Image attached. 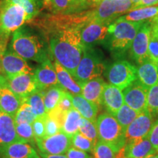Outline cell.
Returning a JSON list of instances; mask_svg holds the SVG:
<instances>
[{"instance_id": "836d02e7", "label": "cell", "mask_w": 158, "mask_h": 158, "mask_svg": "<svg viewBox=\"0 0 158 158\" xmlns=\"http://www.w3.org/2000/svg\"><path fill=\"white\" fill-rule=\"evenodd\" d=\"M119 151L110 144L98 140L92 154L93 158H116Z\"/></svg>"}, {"instance_id": "ab89813d", "label": "cell", "mask_w": 158, "mask_h": 158, "mask_svg": "<svg viewBox=\"0 0 158 158\" xmlns=\"http://www.w3.org/2000/svg\"><path fill=\"white\" fill-rule=\"evenodd\" d=\"M45 116H43V117H37L36 119L35 120V122L31 124L32 130H33V133H34L35 139H37V138H43L45 137Z\"/></svg>"}, {"instance_id": "4dcf8cb0", "label": "cell", "mask_w": 158, "mask_h": 158, "mask_svg": "<svg viewBox=\"0 0 158 158\" xmlns=\"http://www.w3.org/2000/svg\"><path fill=\"white\" fill-rule=\"evenodd\" d=\"M22 102H27L31 106L37 117H43L47 114L43 101V90L37 91L26 98Z\"/></svg>"}, {"instance_id": "7a4b0ae2", "label": "cell", "mask_w": 158, "mask_h": 158, "mask_svg": "<svg viewBox=\"0 0 158 158\" xmlns=\"http://www.w3.org/2000/svg\"><path fill=\"white\" fill-rule=\"evenodd\" d=\"M26 22H28L24 9L10 0H0V45L6 48L9 37Z\"/></svg>"}, {"instance_id": "816d5d0a", "label": "cell", "mask_w": 158, "mask_h": 158, "mask_svg": "<svg viewBox=\"0 0 158 158\" xmlns=\"http://www.w3.org/2000/svg\"><path fill=\"white\" fill-rule=\"evenodd\" d=\"M89 1L92 2H94V3H98V2H100V1H102V0H89Z\"/></svg>"}, {"instance_id": "60d3db41", "label": "cell", "mask_w": 158, "mask_h": 158, "mask_svg": "<svg viewBox=\"0 0 158 158\" xmlns=\"http://www.w3.org/2000/svg\"><path fill=\"white\" fill-rule=\"evenodd\" d=\"M73 95L72 94L65 90L56 107L63 111L68 112L73 107Z\"/></svg>"}, {"instance_id": "7c38bea8", "label": "cell", "mask_w": 158, "mask_h": 158, "mask_svg": "<svg viewBox=\"0 0 158 158\" xmlns=\"http://www.w3.org/2000/svg\"><path fill=\"white\" fill-rule=\"evenodd\" d=\"M150 31H151V25L149 20L142 23L130 46V54L134 60L136 61L139 64L149 59L148 51H149Z\"/></svg>"}, {"instance_id": "cb8c5ba5", "label": "cell", "mask_w": 158, "mask_h": 158, "mask_svg": "<svg viewBox=\"0 0 158 158\" xmlns=\"http://www.w3.org/2000/svg\"><path fill=\"white\" fill-rule=\"evenodd\" d=\"M54 65L59 84L73 95H81V87L79 86L70 73L55 60Z\"/></svg>"}, {"instance_id": "e0dca14e", "label": "cell", "mask_w": 158, "mask_h": 158, "mask_svg": "<svg viewBox=\"0 0 158 158\" xmlns=\"http://www.w3.org/2000/svg\"><path fill=\"white\" fill-rule=\"evenodd\" d=\"M33 76L40 90H45L51 86L59 85L54 65L51 59H46L35 68Z\"/></svg>"}, {"instance_id": "f546056e", "label": "cell", "mask_w": 158, "mask_h": 158, "mask_svg": "<svg viewBox=\"0 0 158 158\" xmlns=\"http://www.w3.org/2000/svg\"><path fill=\"white\" fill-rule=\"evenodd\" d=\"M13 3L21 6L27 15L28 23L38 15L42 9L43 0H10Z\"/></svg>"}, {"instance_id": "f5cc1de1", "label": "cell", "mask_w": 158, "mask_h": 158, "mask_svg": "<svg viewBox=\"0 0 158 158\" xmlns=\"http://www.w3.org/2000/svg\"><path fill=\"white\" fill-rule=\"evenodd\" d=\"M155 64H156V66H157V71H158V62L155 63Z\"/></svg>"}, {"instance_id": "484cf974", "label": "cell", "mask_w": 158, "mask_h": 158, "mask_svg": "<svg viewBox=\"0 0 158 158\" xmlns=\"http://www.w3.org/2000/svg\"><path fill=\"white\" fill-rule=\"evenodd\" d=\"M158 15V5L140 7L130 10L127 14L118 17V19L132 22H144Z\"/></svg>"}, {"instance_id": "ba28073f", "label": "cell", "mask_w": 158, "mask_h": 158, "mask_svg": "<svg viewBox=\"0 0 158 158\" xmlns=\"http://www.w3.org/2000/svg\"><path fill=\"white\" fill-rule=\"evenodd\" d=\"M34 71L26 59L10 49L6 50L0 58V73L6 78L23 73L33 74Z\"/></svg>"}, {"instance_id": "52a82bcc", "label": "cell", "mask_w": 158, "mask_h": 158, "mask_svg": "<svg viewBox=\"0 0 158 158\" xmlns=\"http://www.w3.org/2000/svg\"><path fill=\"white\" fill-rule=\"evenodd\" d=\"M130 0H102L93 9L94 19L111 23L133 8Z\"/></svg>"}, {"instance_id": "e575fe53", "label": "cell", "mask_w": 158, "mask_h": 158, "mask_svg": "<svg viewBox=\"0 0 158 158\" xmlns=\"http://www.w3.org/2000/svg\"><path fill=\"white\" fill-rule=\"evenodd\" d=\"M71 143H72V147L81 151L86 152H92L95 146V143L88 138L85 137L81 133L79 132L74 134L71 137Z\"/></svg>"}, {"instance_id": "1f68e13d", "label": "cell", "mask_w": 158, "mask_h": 158, "mask_svg": "<svg viewBox=\"0 0 158 158\" xmlns=\"http://www.w3.org/2000/svg\"><path fill=\"white\" fill-rule=\"evenodd\" d=\"M138 114H139L138 112L132 109L131 108L124 103L114 116L116 118L124 131L126 132L128 126L137 117Z\"/></svg>"}, {"instance_id": "8fae6325", "label": "cell", "mask_w": 158, "mask_h": 158, "mask_svg": "<svg viewBox=\"0 0 158 158\" xmlns=\"http://www.w3.org/2000/svg\"><path fill=\"white\" fill-rule=\"evenodd\" d=\"M148 90L137 79L122 90L124 103L139 114L147 110Z\"/></svg>"}, {"instance_id": "30bf717a", "label": "cell", "mask_w": 158, "mask_h": 158, "mask_svg": "<svg viewBox=\"0 0 158 158\" xmlns=\"http://www.w3.org/2000/svg\"><path fill=\"white\" fill-rule=\"evenodd\" d=\"M110 23L92 19L81 28V37L85 47H93L108 40Z\"/></svg>"}, {"instance_id": "db71d44e", "label": "cell", "mask_w": 158, "mask_h": 158, "mask_svg": "<svg viewBox=\"0 0 158 158\" xmlns=\"http://www.w3.org/2000/svg\"><path fill=\"white\" fill-rule=\"evenodd\" d=\"M0 58H1V57H0Z\"/></svg>"}, {"instance_id": "74e56055", "label": "cell", "mask_w": 158, "mask_h": 158, "mask_svg": "<svg viewBox=\"0 0 158 158\" xmlns=\"http://www.w3.org/2000/svg\"><path fill=\"white\" fill-rule=\"evenodd\" d=\"M147 110L155 116H158V83L148 90Z\"/></svg>"}, {"instance_id": "c3c4849f", "label": "cell", "mask_w": 158, "mask_h": 158, "mask_svg": "<svg viewBox=\"0 0 158 158\" xmlns=\"http://www.w3.org/2000/svg\"><path fill=\"white\" fill-rule=\"evenodd\" d=\"M147 158H158V153H155L154 154V155H152L149 156V157H147Z\"/></svg>"}, {"instance_id": "83f0119b", "label": "cell", "mask_w": 158, "mask_h": 158, "mask_svg": "<svg viewBox=\"0 0 158 158\" xmlns=\"http://www.w3.org/2000/svg\"><path fill=\"white\" fill-rule=\"evenodd\" d=\"M64 91L60 85L51 86L43 90V101L47 114L56 107Z\"/></svg>"}, {"instance_id": "bcb514c9", "label": "cell", "mask_w": 158, "mask_h": 158, "mask_svg": "<svg viewBox=\"0 0 158 158\" xmlns=\"http://www.w3.org/2000/svg\"><path fill=\"white\" fill-rule=\"evenodd\" d=\"M39 155L42 158H68L66 155H48L39 151Z\"/></svg>"}, {"instance_id": "7bdbcfd3", "label": "cell", "mask_w": 158, "mask_h": 158, "mask_svg": "<svg viewBox=\"0 0 158 158\" xmlns=\"http://www.w3.org/2000/svg\"><path fill=\"white\" fill-rule=\"evenodd\" d=\"M68 112H64L63 110H60L59 108L56 107L54 108L52 110H51L49 113H48V115L50 116V117L53 118L54 119L56 120V121L59 124V125L61 126V127H62L63 123H64L65 116H66V114Z\"/></svg>"}, {"instance_id": "2e32d148", "label": "cell", "mask_w": 158, "mask_h": 158, "mask_svg": "<svg viewBox=\"0 0 158 158\" xmlns=\"http://www.w3.org/2000/svg\"><path fill=\"white\" fill-rule=\"evenodd\" d=\"M21 105V100L10 89L7 78L0 74V111L14 117Z\"/></svg>"}, {"instance_id": "8d00e7d4", "label": "cell", "mask_w": 158, "mask_h": 158, "mask_svg": "<svg viewBox=\"0 0 158 158\" xmlns=\"http://www.w3.org/2000/svg\"><path fill=\"white\" fill-rule=\"evenodd\" d=\"M18 135L24 141V143L34 146L35 144V138L33 133L31 124H19L15 125ZM36 145V144H35Z\"/></svg>"}, {"instance_id": "f6af8a7d", "label": "cell", "mask_w": 158, "mask_h": 158, "mask_svg": "<svg viewBox=\"0 0 158 158\" xmlns=\"http://www.w3.org/2000/svg\"><path fill=\"white\" fill-rule=\"evenodd\" d=\"M158 5V0H139V2L133 7L132 10L138 9L140 7H149V6H154Z\"/></svg>"}, {"instance_id": "44dd1931", "label": "cell", "mask_w": 158, "mask_h": 158, "mask_svg": "<svg viewBox=\"0 0 158 158\" xmlns=\"http://www.w3.org/2000/svg\"><path fill=\"white\" fill-rule=\"evenodd\" d=\"M0 158H40L31 144L15 143L0 149Z\"/></svg>"}, {"instance_id": "6da1fadb", "label": "cell", "mask_w": 158, "mask_h": 158, "mask_svg": "<svg viewBox=\"0 0 158 158\" xmlns=\"http://www.w3.org/2000/svg\"><path fill=\"white\" fill-rule=\"evenodd\" d=\"M11 45L12 50L20 56L40 64L51 57L48 44L22 27L13 33Z\"/></svg>"}, {"instance_id": "ffe728a7", "label": "cell", "mask_w": 158, "mask_h": 158, "mask_svg": "<svg viewBox=\"0 0 158 158\" xmlns=\"http://www.w3.org/2000/svg\"><path fill=\"white\" fill-rule=\"evenodd\" d=\"M157 153L148 138L126 142L124 158H147Z\"/></svg>"}, {"instance_id": "d590c367", "label": "cell", "mask_w": 158, "mask_h": 158, "mask_svg": "<svg viewBox=\"0 0 158 158\" xmlns=\"http://www.w3.org/2000/svg\"><path fill=\"white\" fill-rule=\"evenodd\" d=\"M78 132L95 143L98 141V134L95 122L82 118Z\"/></svg>"}, {"instance_id": "f907efd6", "label": "cell", "mask_w": 158, "mask_h": 158, "mask_svg": "<svg viewBox=\"0 0 158 158\" xmlns=\"http://www.w3.org/2000/svg\"><path fill=\"white\" fill-rule=\"evenodd\" d=\"M48 3V0H43V5H44L45 7H46Z\"/></svg>"}, {"instance_id": "d6a6232c", "label": "cell", "mask_w": 158, "mask_h": 158, "mask_svg": "<svg viewBox=\"0 0 158 158\" xmlns=\"http://www.w3.org/2000/svg\"><path fill=\"white\" fill-rule=\"evenodd\" d=\"M37 118L32 108L26 102H21L19 109L14 116L15 124H32Z\"/></svg>"}, {"instance_id": "681fc988", "label": "cell", "mask_w": 158, "mask_h": 158, "mask_svg": "<svg viewBox=\"0 0 158 158\" xmlns=\"http://www.w3.org/2000/svg\"><path fill=\"white\" fill-rule=\"evenodd\" d=\"M130 1L132 2V3H133V5L134 6L135 5H136V4H137L138 2H139V0H130Z\"/></svg>"}, {"instance_id": "f35d334b", "label": "cell", "mask_w": 158, "mask_h": 158, "mask_svg": "<svg viewBox=\"0 0 158 158\" xmlns=\"http://www.w3.org/2000/svg\"><path fill=\"white\" fill-rule=\"evenodd\" d=\"M45 137L54 135L59 133L62 130V127L56 120L50 117L47 114L45 117Z\"/></svg>"}, {"instance_id": "d4e9b609", "label": "cell", "mask_w": 158, "mask_h": 158, "mask_svg": "<svg viewBox=\"0 0 158 158\" xmlns=\"http://www.w3.org/2000/svg\"><path fill=\"white\" fill-rule=\"evenodd\" d=\"M73 106L80 113L83 118L93 122H96L99 110V107L97 105L86 100L82 95H73Z\"/></svg>"}, {"instance_id": "8992f818", "label": "cell", "mask_w": 158, "mask_h": 158, "mask_svg": "<svg viewBox=\"0 0 158 158\" xmlns=\"http://www.w3.org/2000/svg\"><path fill=\"white\" fill-rule=\"evenodd\" d=\"M110 84L124 90L137 80V68L126 60H118L113 63L106 72Z\"/></svg>"}, {"instance_id": "ee69618b", "label": "cell", "mask_w": 158, "mask_h": 158, "mask_svg": "<svg viewBox=\"0 0 158 158\" xmlns=\"http://www.w3.org/2000/svg\"><path fill=\"white\" fill-rule=\"evenodd\" d=\"M66 156L68 158H92L86 152L81 151L71 147L67 152Z\"/></svg>"}, {"instance_id": "d6986e66", "label": "cell", "mask_w": 158, "mask_h": 158, "mask_svg": "<svg viewBox=\"0 0 158 158\" xmlns=\"http://www.w3.org/2000/svg\"><path fill=\"white\" fill-rule=\"evenodd\" d=\"M124 104L122 90L110 84L105 86L102 97V106L108 113L115 115L119 108Z\"/></svg>"}, {"instance_id": "ac0fdd59", "label": "cell", "mask_w": 158, "mask_h": 158, "mask_svg": "<svg viewBox=\"0 0 158 158\" xmlns=\"http://www.w3.org/2000/svg\"><path fill=\"white\" fill-rule=\"evenodd\" d=\"M24 141L18 135L14 117L0 111V149Z\"/></svg>"}, {"instance_id": "7402d4cb", "label": "cell", "mask_w": 158, "mask_h": 158, "mask_svg": "<svg viewBox=\"0 0 158 158\" xmlns=\"http://www.w3.org/2000/svg\"><path fill=\"white\" fill-rule=\"evenodd\" d=\"M106 83L101 77L92 79L81 84V95L92 103L97 106H102V97Z\"/></svg>"}, {"instance_id": "f1b7e54d", "label": "cell", "mask_w": 158, "mask_h": 158, "mask_svg": "<svg viewBox=\"0 0 158 158\" xmlns=\"http://www.w3.org/2000/svg\"><path fill=\"white\" fill-rule=\"evenodd\" d=\"M151 25L149 44V59L155 63L158 62V15L149 20Z\"/></svg>"}, {"instance_id": "3957f363", "label": "cell", "mask_w": 158, "mask_h": 158, "mask_svg": "<svg viewBox=\"0 0 158 158\" xmlns=\"http://www.w3.org/2000/svg\"><path fill=\"white\" fill-rule=\"evenodd\" d=\"M143 22H132L118 19L108 27V44L110 51L123 54L130 48L135 35Z\"/></svg>"}, {"instance_id": "5bb4252c", "label": "cell", "mask_w": 158, "mask_h": 158, "mask_svg": "<svg viewBox=\"0 0 158 158\" xmlns=\"http://www.w3.org/2000/svg\"><path fill=\"white\" fill-rule=\"evenodd\" d=\"M93 3L89 0H48L45 7L54 14L70 15L89 10Z\"/></svg>"}, {"instance_id": "4316f807", "label": "cell", "mask_w": 158, "mask_h": 158, "mask_svg": "<svg viewBox=\"0 0 158 158\" xmlns=\"http://www.w3.org/2000/svg\"><path fill=\"white\" fill-rule=\"evenodd\" d=\"M82 118V116L78 110L73 107L66 114L61 131L64 132L70 137H72L74 134L79 131Z\"/></svg>"}, {"instance_id": "5b68a950", "label": "cell", "mask_w": 158, "mask_h": 158, "mask_svg": "<svg viewBox=\"0 0 158 158\" xmlns=\"http://www.w3.org/2000/svg\"><path fill=\"white\" fill-rule=\"evenodd\" d=\"M96 127L98 140L121 150L126 145L125 132L114 116L109 113L100 114L97 117Z\"/></svg>"}, {"instance_id": "9a60e30c", "label": "cell", "mask_w": 158, "mask_h": 158, "mask_svg": "<svg viewBox=\"0 0 158 158\" xmlns=\"http://www.w3.org/2000/svg\"><path fill=\"white\" fill-rule=\"evenodd\" d=\"M7 84L12 92L21 100L40 90L35 81L33 74L23 73L7 78Z\"/></svg>"}, {"instance_id": "277c9868", "label": "cell", "mask_w": 158, "mask_h": 158, "mask_svg": "<svg viewBox=\"0 0 158 158\" xmlns=\"http://www.w3.org/2000/svg\"><path fill=\"white\" fill-rule=\"evenodd\" d=\"M105 70L106 66L100 52L93 47H85L73 78L81 86L92 79L101 76Z\"/></svg>"}, {"instance_id": "603a6c76", "label": "cell", "mask_w": 158, "mask_h": 158, "mask_svg": "<svg viewBox=\"0 0 158 158\" xmlns=\"http://www.w3.org/2000/svg\"><path fill=\"white\" fill-rule=\"evenodd\" d=\"M137 79L142 85L149 89L158 83V71L156 64L147 59L137 68Z\"/></svg>"}, {"instance_id": "7dc6e473", "label": "cell", "mask_w": 158, "mask_h": 158, "mask_svg": "<svg viewBox=\"0 0 158 158\" xmlns=\"http://www.w3.org/2000/svg\"><path fill=\"white\" fill-rule=\"evenodd\" d=\"M5 51H6V49H5L3 47H2L1 45H0V57L2 56V54L5 53Z\"/></svg>"}, {"instance_id": "b9f144b4", "label": "cell", "mask_w": 158, "mask_h": 158, "mask_svg": "<svg viewBox=\"0 0 158 158\" xmlns=\"http://www.w3.org/2000/svg\"><path fill=\"white\" fill-rule=\"evenodd\" d=\"M147 138L158 153V118L154 122Z\"/></svg>"}, {"instance_id": "4fadbf2b", "label": "cell", "mask_w": 158, "mask_h": 158, "mask_svg": "<svg viewBox=\"0 0 158 158\" xmlns=\"http://www.w3.org/2000/svg\"><path fill=\"white\" fill-rule=\"evenodd\" d=\"M154 122V116L148 110L140 113L126 130V141L147 138Z\"/></svg>"}, {"instance_id": "9c48e42d", "label": "cell", "mask_w": 158, "mask_h": 158, "mask_svg": "<svg viewBox=\"0 0 158 158\" xmlns=\"http://www.w3.org/2000/svg\"><path fill=\"white\" fill-rule=\"evenodd\" d=\"M35 144L40 152L48 155H65L72 147L71 137L62 131L48 137L37 138Z\"/></svg>"}]
</instances>
